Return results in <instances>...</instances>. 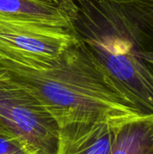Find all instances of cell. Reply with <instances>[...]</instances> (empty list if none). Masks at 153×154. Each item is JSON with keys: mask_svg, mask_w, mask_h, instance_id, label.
<instances>
[{"mask_svg": "<svg viewBox=\"0 0 153 154\" xmlns=\"http://www.w3.org/2000/svg\"><path fill=\"white\" fill-rule=\"evenodd\" d=\"M0 69L32 92L59 126L72 123H122L146 114L77 39L40 67L0 58Z\"/></svg>", "mask_w": 153, "mask_h": 154, "instance_id": "cell-1", "label": "cell"}, {"mask_svg": "<svg viewBox=\"0 0 153 154\" xmlns=\"http://www.w3.org/2000/svg\"><path fill=\"white\" fill-rule=\"evenodd\" d=\"M72 32L146 114H153V67L137 57L96 0H72Z\"/></svg>", "mask_w": 153, "mask_h": 154, "instance_id": "cell-2", "label": "cell"}, {"mask_svg": "<svg viewBox=\"0 0 153 154\" xmlns=\"http://www.w3.org/2000/svg\"><path fill=\"white\" fill-rule=\"evenodd\" d=\"M0 130L31 154H56L60 126L41 101L0 69Z\"/></svg>", "mask_w": 153, "mask_h": 154, "instance_id": "cell-3", "label": "cell"}, {"mask_svg": "<svg viewBox=\"0 0 153 154\" xmlns=\"http://www.w3.org/2000/svg\"><path fill=\"white\" fill-rule=\"evenodd\" d=\"M77 41L72 30L0 14V58L36 67L55 60Z\"/></svg>", "mask_w": 153, "mask_h": 154, "instance_id": "cell-4", "label": "cell"}, {"mask_svg": "<svg viewBox=\"0 0 153 154\" xmlns=\"http://www.w3.org/2000/svg\"><path fill=\"white\" fill-rule=\"evenodd\" d=\"M135 55L153 53V0H105Z\"/></svg>", "mask_w": 153, "mask_h": 154, "instance_id": "cell-5", "label": "cell"}, {"mask_svg": "<svg viewBox=\"0 0 153 154\" xmlns=\"http://www.w3.org/2000/svg\"><path fill=\"white\" fill-rule=\"evenodd\" d=\"M122 123L80 122L61 126L56 154H110L116 128Z\"/></svg>", "mask_w": 153, "mask_h": 154, "instance_id": "cell-6", "label": "cell"}, {"mask_svg": "<svg viewBox=\"0 0 153 154\" xmlns=\"http://www.w3.org/2000/svg\"><path fill=\"white\" fill-rule=\"evenodd\" d=\"M0 14L51 27L72 30L63 4L49 0H0Z\"/></svg>", "mask_w": 153, "mask_h": 154, "instance_id": "cell-7", "label": "cell"}, {"mask_svg": "<svg viewBox=\"0 0 153 154\" xmlns=\"http://www.w3.org/2000/svg\"><path fill=\"white\" fill-rule=\"evenodd\" d=\"M110 154H153V114H144L120 124Z\"/></svg>", "mask_w": 153, "mask_h": 154, "instance_id": "cell-8", "label": "cell"}, {"mask_svg": "<svg viewBox=\"0 0 153 154\" xmlns=\"http://www.w3.org/2000/svg\"><path fill=\"white\" fill-rule=\"evenodd\" d=\"M0 154H31L14 136L0 130Z\"/></svg>", "mask_w": 153, "mask_h": 154, "instance_id": "cell-9", "label": "cell"}, {"mask_svg": "<svg viewBox=\"0 0 153 154\" xmlns=\"http://www.w3.org/2000/svg\"><path fill=\"white\" fill-rule=\"evenodd\" d=\"M140 59L144 60L146 63L150 64L151 67H153V53H149V54H139L137 55Z\"/></svg>", "mask_w": 153, "mask_h": 154, "instance_id": "cell-10", "label": "cell"}, {"mask_svg": "<svg viewBox=\"0 0 153 154\" xmlns=\"http://www.w3.org/2000/svg\"><path fill=\"white\" fill-rule=\"evenodd\" d=\"M49 1L53 2V3H55V4H60V3H61V2H63V1H66V0H49Z\"/></svg>", "mask_w": 153, "mask_h": 154, "instance_id": "cell-11", "label": "cell"}]
</instances>
